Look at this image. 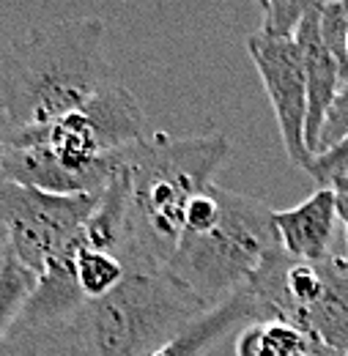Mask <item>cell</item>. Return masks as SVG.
Returning <instances> with one entry per match:
<instances>
[{
	"label": "cell",
	"mask_w": 348,
	"mask_h": 356,
	"mask_svg": "<svg viewBox=\"0 0 348 356\" xmlns=\"http://www.w3.org/2000/svg\"><path fill=\"white\" fill-rule=\"evenodd\" d=\"M145 134L143 107L118 80L74 113L17 129L0 154V181L52 195H99Z\"/></svg>",
	"instance_id": "obj_1"
},
{
	"label": "cell",
	"mask_w": 348,
	"mask_h": 356,
	"mask_svg": "<svg viewBox=\"0 0 348 356\" xmlns=\"http://www.w3.org/2000/svg\"><path fill=\"white\" fill-rule=\"evenodd\" d=\"M230 156L225 134L151 132L124 156L127 189V250L129 271H157L173 258L192 200L214 184Z\"/></svg>",
	"instance_id": "obj_2"
},
{
	"label": "cell",
	"mask_w": 348,
	"mask_h": 356,
	"mask_svg": "<svg viewBox=\"0 0 348 356\" xmlns=\"http://www.w3.org/2000/svg\"><path fill=\"white\" fill-rule=\"evenodd\" d=\"M99 17L58 19L28 31L0 58V110L14 129L49 124L118 83Z\"/></svg>",
	"instance_id": "obj_3"
},
{
	"label": "cell",
	"mask_w": 348,
	"mask_h": 356,
	"mask_svg": "<svg viewBox=\"0 0 348 356\" xmlns=\"http://www.w3.org/2000/svg\"><path fill=\"white\" fill-rule=\"evenodd\" d=\"M277 250L274 211L263 200L212 184L192 200L165 271L212 310L247 288Z\"/></svg>",
	"instance_id": "obj_4"
},
{
	"label": "cell",
	"mask_w": 348,
	"mask_h": 356,
	"mask_svg": "<svg viewBox=\"0 0 348 356\" xmlns=\"http://www.w3.org/2000/svg\"><path fill=\"white\" fill-rule=\"evenodd\" d=\"M206 310L165 268L129 271L116 291L42 332L55 356H151Z\"/></svg>",
	"instance_id": "obj_5"
},
{
	"label": "cell",
	"mask_w": 348,
	"mask_h": 356,
	"mask_svg": "<svg viewBox=\"0 0 348 356\" xmlns=\"http://www.w3.org/2000/svg\"><path fill=\"white\" fill-rule=\"evenodd\" d=\"M99 195H52L0 181V225L8 236L11 258L42 277L44 268L86 230Z\"/></svg>",
	"instance_id": "obj_6"
},
{
	"label": "cell",
	"mask_w": 348,
	"mask_h": 356,
	"mask_svg": "<svg viewBox=\"0 0 348 356\" xmlns=\"http://www.w3.org/2000/svg\"><path fill=\"white\" fill-rule=\"evenodd\" d=\"M247 52L261 74L266 96L271 102L288 159L296 168L307 170V165L313 162V154L305 140L307 80L299 47L294 39H274L255 31L247 39Z\"/></svg>",
	"instance_id": "obj_7"
},
{
	"label": "cell",
	"mask_w": 348,
	"mask_h": 356,
	"mask_svg": "<svg viewBox=\"0 0 348 356\" xmlns=\"http://www.w3.org/2000/svg\"><path fill=\"white\" fill-rule=\"evenodd\" d=\"M335 225H338V211L329 186H318L307 200L294 209L274 211V230L280 247L296 261L324 264L335 258L332 255Z\"/></svg>",
	"instance_id": "obj_8"
},
{
	"label": "cell",
	"mask_w": 348,
	"mask_h": 356,
	"mask_svg": "<svg viewBox=\"0 0 348 356\" xmlns=\"http://www.w3.org/2000/svg\"><path fill=\"white\" fill-rule=\"evenodd\" d=\"M294 42L302 52V63H305V80H307V127L305 140L310 154L315 156V145H318V134L324 127L326 110L335 102L338 90L343 86L340 80V66L332 58V52L326 49L321 31H318V3H310L307 14L302 17Z\"/></svg>",
	"instance_id": "obj_9"
},
{
	"label": "cell",
	"mask_w": 348,
	"mask_h": 356,
	"mask_svg": "<svg viewBox=\"0 0 348 356\" xmlns=\"http://www.w3.org/2000/svg\"><path fill=\"white\" fill-rule=\"evenodd\" d=\"M258 321H269V315L255 299V293L250 288H242L222 305L206 310L198 321H192L181 334H175L171 343H165L151 356H206L209 348L219 343L228 332H233L236 326L258 323Z\"/></svg>",
	"instance_id": "obj_10"
},
{
	"label": "cell",
	"mask_w": 348,
	"mask_h": 356,
	"mask_svg": "<svg viewBox=\"0 0 348 356\" xmlns=\"http://www.w3.org/2000/svg\"><path fill=\"white\" fill-rule=\"evenodd\" d=\"M127 274H129V268L121 261V255H116L104 247H96L83 230L77 250H74V280H77L83 299L93 302V299L107 296L127 280Z\"/></svg>",
	"instance_id": "obj_11"
},
{
	"label": "cell",
	"mask_w": 348,
	"mask_h": 356,
	"mask_svg": "<svg viewBox=\"0 0 348 356\" xmlns=\"http://www.w3.org/2000/svg\"><path fill=\"white\" fill-rule=\"evenodd\" d=\"M313 348L302 332L283 321H258L242 329L236 356H302Z\"/></svg>",
	"instance_id": "obj_12"
},
{
	"label": "cell",
	"mask_w": 348,
	"mask_h": 356,
	"mask_svg": "<svg viewBox=\"0 0 348 356\" xmlns=\"http://www.w3.org/2000/svg\"><path fill=\"white\" fill-rule=\"evenodd\" d=\"M36 282L39 277L31 268L22 266L19 261H14L11 255L0 266V343L14 332Z\"/></svg>",
	"instance_id": "obj_13"
},
{
	"label": "cell",
	"mask_w": 348,
	"mask_h": 356,
	"mask_svg": "<svg viewBox=\"0 0 348 356\" xmlns=\"http://www.w3.org/2000/svg\"><path fill=\"white\" fill-rule=\"evenodd\" d=\"M310 3H288V0H261V33L274 39H294L296 28L307 14Z\"/></svg>",
	"instance_id": "obj_14"
},
{
	"label": "cell",
	"mask_w": 348,
	"mask_h": 356,
	"mask_svg": "<svg viewBox=\"0 0 348 356\" xmlns=\"http://www.w3.org/2000/svg\"><path fill=\"white\" fill-rule=\"evenodd\" d=\"M348 134V83L340 86L335 102L329 104L326 110V118H324V127L318 134V145H315V156L329 151L332 145H338L343 137Z\"/></svg>",
	"instance_id": "obj_15"
},
{
	"label": "cell",
	"mask_w": 348,
	"mask_h": 356,
	"mask_svg": "<svg viewBox=\"0 0 348 356\" xmlns=\"http://www.w3.org/2000/svg\"><path fill=\"white\" fill-rule=\"evenodd\" d=\"M307 173L321 186H329L338 178H348V134L329 151L313 156V162L307 165Z\"/></svg>",
	"instance_id": "obj_16"
},
{
	"label": "cell",
	"mask_w": 348,
	"mask_h": 356,
	"mask_svg": "<svg viewBox=\"0 0 348 356\" xmlns=\"http://www.w3.org/2000/svg\"><path fill=\"white\" fill-rule=\"evenodd\" d=\"M0 356H55V351L42 329L14 326V332L0 343Z\"/></svg>",
	"instance_id": "obj_17"
},
{
	"label": "cell",
	"mask_w": 348,
	"mask_h": 356,
	"mask_svg": "<svg viewBox=\"0 0 348 356\" xmlns=\"http://www.w3.org/2000/svg\"><path fill=\"white\" fill-rule=\"evenodd\" d=\"M332 195H335V211H338V220L343 222L346 230V250H348V178H338L329 184Z\"/></svg>",
	"instance_id": "obj_18"
},
{
	"label": "cell",
	"mask_w": 348,
	"mask_h": 356,
	"mask_svg": "<svg viewBox=\"0 0 348 356\" xmlns=\"http://www.w3.org/2000/svg\"><path fill=\"white\" fill-rule=\"evenodd\" d=\"M17 132L14 127H11V121L6 118V113L0 110V154H3V148H6V143L11 140V134Z\"/></svg>",
	"instance_id": "obj_19"
},
{
	"label": "cell",
	"mask_w": 348,
	"mask_h": 356,
	"mask_svg": "<svg viewBox=\"0 0 348 356\" xmlns=\"http://www.w3.org/2000/svg\"><path fill=\"white\" fill-rule=\"evenodd\" d=\"M8 255H11V252H8V236H6V230H3V225H0V266L6 264Z\"/></svg>",
	"instance_id": "obj_20"
},
{
	"label": "cell",
	"mask_w": 348,
	"mask_h": 356,
	"mask_svg": "<svg viewBox=\"0 0 348 356\" xmlns=\"http://www.w3.org/2000/svg\"><path fill=\"white\" fill-rule=\"evenodd\" d=\"M335 264H338V266H340L348 274V250L343 252V255H335Z\"/></svg>",
	"instance_id": "obj_21"
},
{
	"label": "cell",
	"mask_w": 348,
	"mask_h": 356,
	"mask_svg": "<svg viewBox=\"0 0 348 356\" xmlns=\"http://www.w3.org/2000/svg\"><path fill=\"white\" fill-rule=\"evenodd\" d=\"M324 356H343V354H338V351H329V348H324Z\"/></svg>",
	"instance_id": "obj_22"
},
{
	"label": "cell",
	"mask_w": 348,
	"mask_h": 356,
	"mask_svg": "<svg viewBox=\"0 0 348 356\" xmlns=\"http://www.w3.org/2000/svg\"><path fill=\"white\" fill-rule=\"evenodd\" d=\"M346 52H348V42H346Z\"/></svg>",
	"instance_id": "obj_23"
}]
</instances>
